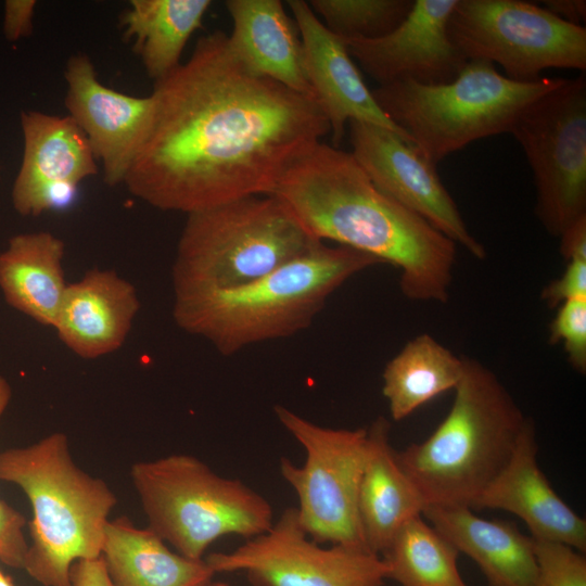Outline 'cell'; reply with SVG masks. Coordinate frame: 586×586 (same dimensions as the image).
Here are the masks:
<instances>
[{"label": "cell", "instance_id": "6da1fadb", "mask_svg": "<svg viewBox=\"0 0 586 586\" xmlns=\"http://www.w3.org/2000/svg\"><path fill=\"white\" fill-rule=\"evenodd\" d=\"M151 97L150 127L123 184L162 211L188 215L272 194L331 131L315 99L253 73L221 30L200 37Z\"/></svg>", "mask_w": 586, "mask_h": 586}, {"label": "cell", "instance_id": "7a4b0ae2", "mask_svg": "<svg viewBox=\"0 0 586 586\" xmlns=\"http://www.w3.org/2000/svg\"><path fill=\"white\" fill-rule=\"evenodd\" d=\"M272 194L315 239L396 267L407 298L448 301L457 245L380 190L351 152L317 142L290 164Z\"/></svg>", "mask_w": 586, "mask_h": 586}, {"label": "cell", "instance_id": "3957f363", "mask_svg": "<svg viewBox=\"0 0 586 586\" xmlns=\"http://www.w3.org/2000/svg\"><path fill=\"white\" fill-rule=\"evenodd\" d=\"M379 264L364 252L320 242L247 284L174 297L173 317L181 330L207 340L222 355H233L308 328L334 291Z\"/></svg>", "mask_w": 586, "mask_h": 586}, {"label": "cell", "instance_id": "277c9868", "mask_svg": "<svg viewBox=\"0 0 586 586\" xmlns=\"http://www.w3.org/2000/svg\"><path fill=\"white\" fill-rule=\"evenodd\" d=\"M453 405L421 443L396 459L426 506H468L509 462L528 417L499 378L463 356ZM424 507V508H425Z\"/></svg>", "mask_w": 586, "mask_h": 586}, {"label": "cell", "instance_id": "5b68a950", "mask_svg": "<svg viewBox=\"0 0 586 586\" xmlns=\"http://www.w3.org/2000/svg\"><path fill=\"white\" fill-rule=\"evenodd\" d=\"M0 480L18 486L33 509L23 570L42 586H72L74 562L101 556L114 492L76 464L62 432L0 451Z\"/></svg>", "mask_w": 586, "mask_h": 586}, {"label": "cell", "instance_id": "8992f818", "mask_svg": "<svg viewBox=\"0 0 586 586\" xmlns=\"http://www.w3.org/2000/svg\"><path fill=\"white\" fill-rule=\"evenodd\" d=\"M320 242L273 194L188 214L173 265L174 297L247 284Z\"/></svg>", "mask_w": 586, "mask_h": 586}, {"label": "cell", "instance_id": "52a82bcc", "mask_svg": "<svg viewBox=\"0 0 586 586\" xmlns=\"http://www.w3.org/2000/svg\"><path fill=\"white\" fill-rule=\"evenodd\" d=\"M561 80L519 82L492 63L468 61L447 84L399 81L371 91L385 115L436 165L475 140L510 132L522 111Z\"/></svg>", "mask_w": 586, "mask_h": 586}, {"label": "cell", "instance_id": "ba28073f", "mask_svg": "<svg viewBox=\"0 0 586 586\" xmlns=\"http://www.w3.org/2000/svg\"><path fill=\"white\" fill-rule=\"evenodd\" d=\"M130 477L148 527L189 559L203 560L207 548L224 536L249 539L275 522L264 496L191 455L136 462Z\"/></svg>", "mask_w": 586, "mask_h": 586}, {"label": "cell", "instance_id": "9c48e42d", "mask_svg": "<svg viewBox=\"0 0 586 586\" xmlns=\"http://www.w3.org/2000/svg\"><path fill=\"white\" fill-rule=\"evenodd\" d=\"M449 38L467 61L500 65L507 78L533 82L549 68L586 69V28L521 0H457Z\"/></svg>", "mask_w": 586, "mask_h": 586}, {"label": "cell", "instance_id": "30bf717a", "mask_svg": "<svg viewBox=\"0 0 586 586\" xmlns=\"http://www.w3.org/2000/svg\"><path fill=\"white\" fill-rule=\"evenodd\" d=\"M275 413L306 453L303 466L286 457L280 459L281 475L298 499L302 528L321 545L369 550L358 514L367 429L321 426L279 405Z\"/></svg>", "mask_w": 586, "mask_h": 586}, {"label": "cell", "instance_id": "8fae6325", "mask_svg": "<svg viewBox=\"0 0 586 586\" xmlns=\"http://www.w3.org/2000/svg\"><path fill=\"white\" fill-rule=\"evenodd\" d=\"M510 133L536 190L535 215L553 237L586 215V77L563 79L530 103Z\"/></svg>", "mask_w": 586, "mask_h": 586}, {"label": "cell", "instance_id": "7c38bea8", "mask_svg": "<svg viewBox=\"0 0 586 586\" xmlns=\"http://www.w3.org/2000/svg\"><path fill=\"white\" fill-rule=\"evenodd\" d=\"M204 560L215 574L242 572L251 586H385L388 572L369 550L314 542L296 507L283 510L267 532Z\"/></svg>", "mask_w": 586, "mask_h": 586}, {"label": "cell", "instance_id": "4fadbf2b", "mask_svg": "<svg viewBox=\"0 0 586 586\" xmlns=\"http://www.w3.org/2000/svg\"><path fill=\"white\" fill-rule=\"evenodd\" d=\"M348 133L351 153L380 190L474 258H486L485 246L470 232L434 163L381 126L351 120Z\"/></svg>", "mask_w": 586, "mask_h": 586}, {"label": "cell", "instance_id": "5bb4252c", "mask_svg": "<svg viewBox=\"0 0 586 586\" xmlns=\"http://www.w3.org/2000/svg\"><path fill=\"white\" fill-rule=\"evenodd\" d=\"M65 106L86 136L104 182H124L141 145L153 113V99L132 97L104 86L85 53L72 55L65 66Z\"/></svg>", "mask_w": 586, "mask_h": 586}, {"label": "cell", "instance_id": "9a60e30c", "mask_svg": "<svg viewBox=\"0 0 586 586\" xmlns=\"http://www.w3.org/2000/svg\"><path fill=\"white\" fill-rule=\"evenodd\" d=\"M457 0H413L404 22L377 39L344 40L353 59L379 86L454 80L468 62L451 42L447 23Z\"/></svg>", "mask_w": 586, "mask_h": 586}, {"label": "cell", "instance_id": "2e32d148", "mask_svg": "<svg viewBox=\"0 0 586 586\" xmlns=\"http://www.w3.org/2000/svg\"><path fill=\"white\" fill-rule=\"evenodd\" d=\"M21 128L24 150L12 187V204L22 216H39L97 175V160L68 115L23 111Z\"/></svg>", "mask_w": 586, "mask_h": 586}, {"label": "cell", "instance_id": "e0dca14e", "mask_svg": "<svg viewBox=\"0 0 586 586\" xmlns=\"http://www.w3.org/2000/svg\"><path fill=\"white\" fill-rule=\"evenodd\" d=\"M286 4L300 31L308 82L330 125L332 145L340 144L351 120L390 129L411 144L377 103L345 41L323 25L308 1L289 0Z\"/></svg>", "mask_w": 586, "mask_h": 586}, {"label": "cell", "instance_id": "ac0fdd59", "mask_svg": "<svg viewBox=\"0 0 586 586\" xmlns=\"http://www.w3.org/2000/svg\"><path fill=\"white\" fill-rule=\"evenodd\" d=\"M538 444L528 417L514 451L471 509H500L519 517L533 539L564 543L586 551V521L552 488L537 462Z\"/></svg>", "mask_w": 586, "mask_h": 586}, {"label": "cell", "instance_id": "d6986e66", "mask_svg": "<svg viewBox=\"0 0 586 586\" xmlns=\"http://www.w3.org/2000/svg\"><path fill=\"white\" fill-rule=\"evenodd\" d=\"M139 309L132 283L113 270L92 269L67 284L53 329L75 355L95 359L124 345Z\"/></svg>", "mask_w": 586, "mask_h": 586}, {"label": "cell", "instance_id": "ffe728a7", "mask_svg": "<svg viewBox=\"0 0 586 586\" xmlns=\"http://www.w3.org/2000/svg\"><path fill=\"white\" fill-rule=\"evenodd\" d=\"M225 7L232 21L229 42L240 60L256 75L315 99L300 31L283 2L227 0Z\"/></svg>", "mask_w": 586, "mask_h": 586}, {"label": "cell", "instance_id": "44dd1931", "mask_svg": "<svg viewBox=\"0 0 586 586\" xmlns=\"http://www.w3.org/2000/svg\"><path fill=\"white\" fill-rule=\"evenodd\" d=\"M422 515L476 563L488 586H534V539L514 522L480 518L468 506H426Z\"/></svg>", "mask_w": 586, "mask_h": 586}, {"label": "cell", "instance_id": "7402d4cb", "mask_svg": "<svg viewBox=\"0 0 586 586\" xmlns=\"http://www.w3.org/2000/svg\"><path fill=\"white\" fill-rule=\"evenodd\" d=\"M391 423L378 417L367 429L365 462L358 489V514L367 548L381 556L398 530L425 507L396 459Z\"/></svg>", "mask_w": 586, "mask_h": 586}, {"label": "cell", "instance_id": "603a6c76", "mask_svg": "<svg viewBox=\"0 0 586 586\" xmlns=\"http://www.w3.org/2000/svg\"><path fill=\"white\" fill-rule=\"evenodd\" d=\"M65 244L49 231L12 237L0 253V290L7 303L36 322L53 328L67 286Z\"/></svg>", "mask_w": 586, "mask_h": 586}, {"label": "cell", "instance_id": "cb8c5ba5", "mask_svg": "<svg viewBox=\"0 0 586 586\" xmlns=\"http://www.w3.org/2000/svg\"><path fill=\"white\" fill-rule=\"evenodd\" d=\"M113 586H208L215 573L205 560L170 550L153 531L127 517L109 521L101 551Z\"/></svg>", "mask_w": 586, "mask_h": 586}, {"label": "cell", "instance_id": "d4e9b609", "mask_svg": "<svg viewBox=\"0 0 586 586\" xmlns=\"http://www.w3.org/2000/svg\"><path fill=\"white\" fill-rule=\"evenodd\" d=\"M209 0H131L122 25L148 75L160 80L180 65L183 49L201 27Z\"/></svg>", "mask_w": 586, "mask_h": 586}, {"label": "cell", "instance_id": "484cf974", "mask_svg": "<svg viewBox=\"0 0 586 586\" xmlns=\"http://www.w3.org/2000/svg\"><path fill=\"white\" fill-rule=\"evenodd\" d=\"M462 371L463 356L429 333L415 336L383 369L382 394L391 418L400 421L440 394L455 390Z\"/></svg>", "mask_w": 586, "mask_h": 586}, {"label": "cell", "instance_id": "4316f807", "mask_svg": "<svg viewBox=\"0 0 586 586\" xmlns=\"http://www.w3.org/2000/svg\"><path fill=\"white\" fill-rule=\"evenodd\" d=\"M459 551L422 514L409 519L380 556L387 579L400 586H468L457 566Z\"/></svg>", "mask_w": 586, "mask_h": 586}, {"label": "cell", "instance_id": "83f0119b", "mask_svg": "<svg viewBox=\"0 0 586 586\" xmlns=\"http://www.w3.org/2000/svg\"><path fill=\"white\" fill-rule=\"evenodd\" d=\"M323 25L344 40L377 39L408 16L413 0H310Z\"/></svg>", "mask_w": 586, "mask_h": 586}, {"label": "cell", "instance_id": "f1b7e54d", "mask_svg": "<svg viewBox=\"0 0 586 586\" xmlns=\"http://www.w3.org/2000/svg\"><path fill=\"white\" fill-rule=\"evenodd\" d=\"M534 586H586L585 553L560 542L534 539Z\"/></svg>", "mask_w": 586, "mask_h": 586}, {"label": "cell", "instance_id": "f546056e", "mask_svg": "<svg viewBox=\"0 0 586 586\" xmlns=\"http://www.w3.org/2000/svg\"><path fill=\"white\" fill-rule=\"evenodd\" d=\"M549 326V343L561 344L570 365L586 372V300L571 301L556 308Z\"/></svg>", "mask_w": 586, "mask_h": 586}, {"label": "cell", "instance_id": "4dcf8cb0", "mask_svg": "<svg viewBox=\"0 0 586 586\" xmlns=\"http://www.w3.org/2000/svg\"><path fill=\"white\" fill-rule=\"evenodd\" d=\"M12 397L8 380L0 375V419ZM26 518L0 500V561L14 569H23L29 544L24 534Z\"/></svg>", "mask_w": 586, "mask_h": 586}, {"label": "cell", "instance_id": "1f68e13d", "mask_svg": "<svg viewBox=\"0 0 586 586\" xmlns=\"http://www.w3.org/2000/svg\"><path fill=\"white\" fill-rule=\"evenodd\" d=\"M540 300L549 308H558L571 301L586 300V262H568L562 275L542 290Z\"/></svg>", "mask_w": 586, "mask_h": 586}, {"label": "cell", "instance_id": "d6a6232c", "mask_svg": "<svg viewBox=\"0 0 586 586\" xmlns=\"http://www.w3.org/2000/svg\"><path fill=\"white\" fill-rule=\"evenodd\" d=\"M35 0H7L3 13V34L10 41L20 40L30 35Z\"/></svg>", "mask_w": 586, "mask_h": 586}, {"label": "cell", "instance_id": "836d02e7", "mask_svg": "<svg viewBox=\"0 0 586 586\" xmlns=\"http://www.w3.org/2000/svg\"><path fill=\"white\" fill-rule=\"evenodd\" d=\"M71 583L72 586H113L101 556L74 562Z\"/></svg>", "mask_w": 586, "mask_h": 586}, {"label": "cell", "instance_id": "e575fe53", "mask_svg": "<svg viewBox=\"0 0 586 586\" xmlns=\"http://www.w3.org/2000/svg\"><path fill=\"white\" fill-rule=\"evenodd\" d=\"M560 238V253L563 259L586 262V215L570 224Z\"/></svg>", "mask_w": 586, "mask_h": 586}, {"label": "cell", "instance_id": "d590c367", "mask_svg": "<svg viewBox=\"0 0 586 586\" xmlns=\"http://www.w3.org/2000/svg\"><path fill=\"white\" fill-rule=\"evenodd\" d=\"M542 3L545 10L560 20L573 25L584 26L586 20L585 0H545Z\"/></svg>", "mask_w": 586, "mask_h": 586}, {"label": "cell", "instance_id": "8d00e7d4", "mask_svg": "<svg viewBox=\"0 0 586 586\" xmlns=\"http://www.w3.org/2000/svg\"><path fill=\"white\" fill-rule=\"evenodd\" d=\"M0 586H14L13 582L0 571Z\"/></svg>", "mask_w": 586, "mask_h": 586}, {"label": "cell", "instance_id": "74e56055", "mask_svg": "<svg viewBox=\"0 0 586 586\" xmlns=\"http://www.w3.org/2000/svg\"><path fill=\"white\" fill-rule=\"evenodd\" d=\"M208 586H228L226 583L222 582H212Z\"/></svg>", "mask_w": 586, "mask_h": 586}, {"label": "cell", "instance_id": "f35d334b", "mask_svg": "<svg viewBox=\"0 0 586 586\" xmlns=\"http://www.w3.org/2000/svg\"><path fill=\"white\" fill-rule=\"evenodd\" d=\"M1 571V570H0Z\"/></svg>", "mask_w": 586, "mask_h": 586}]
</instances>
